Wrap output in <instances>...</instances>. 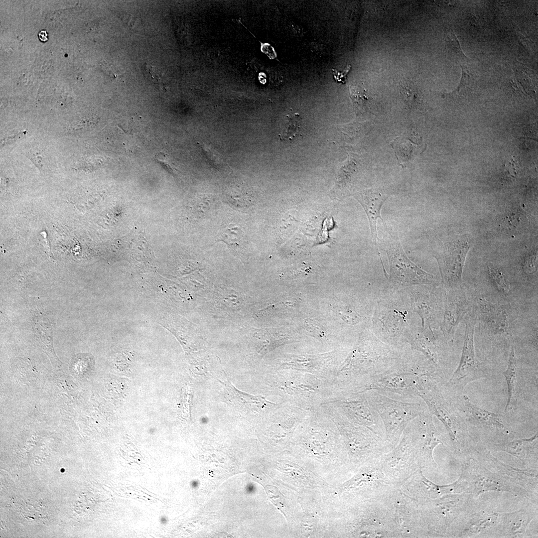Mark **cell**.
Returning <instances> with one entry per match:
<instances>
[{
    "label": "cell",
    "instance_id": "22",
    "mask_svg": "<svg viewBox=\"0 0 538 538\" xmlns=\"http://www.w3.org/2000/svg\"><path fill=\"white\" fill-rule=\"evenodd\" d=\"M38 36L39 40L43 42L47 41L48 39V33L45 30L40 31L38 34Z\"/></svg>",
    "mask_w": 538,
    "mask_h": 538
},
{
    "label": "cell",
    "instance_id": "18",
    "mask_svg": "<svg viewBox=\"0 0 538 538\" xmlns=\"http://www.w3.org/2000/svg\"><path fill=\"white\" fill-rule=\"evenodd\" d=\"M537 255L531 253L525 256L523 260V269L527 275H531L535 273L538 267Z\"/></svg>",
    "mask_w": 538,
    "mask_h": 538
},
{
    "label": "cell",
    "instance_id": "14",
    "mask_svg": "<svg viewBox=\"0 0 538 538\" xmlns=\"http://www.w3.org/2000/svg\"><path fill=\"white\" fill-rule=\"evenodd\" d=\"M219 235V241L224 242L232 247H237L243 238V232L239 226L230 224L221 230Z\"/></svg>",
    "mask_w": 538,
    "mask_h": 538
},
{
    "label": "cell",
    "instance_id": "4",
    "mask_svg": "<svg viewBox=\"0 0 538 538\" xmlns=\"http://www.w3.org/2000/svg\"><path fill=\"white\" fill-rule=\"evenodd\" d=\"M470 245L468 238L459 235L436 258L445 284L449 288L462 287L463 267Z\"/></svg>",
    "mask_w": 538,
    "mask_h": 538
},
{
    "label": "cell",
    "instance_id": "17",
    "mask_svg": "<svg viewBox=\"0 0 538 538\" xmlns=\"http://www.w3.org/2000/svg\"><path fill=\"white\" fill-rule=\"evenodd\" d=\"M446 42L448 50L459 61L468 60L464 54L460 43L453 30H449L446 35Z\"/></svg>",
    "mask_w": 538,
    "mask_h": 538
},
{
    "label": "cell",
    "instance_id": "13",
    "mask_svg": "<svg viewBox=\"0 0 538 538\" xmlns=\"http://www.w3.org/2000/svg\"><path fill=\"white\" fill-rule=\"evenodd\" d=\"M517 369V359L515 350L511 347L509 357L508 365L507 370L504 372L508 388V401L505 407L506 410L512 402L515 387V382Z\"/></svg>",
    "mask_w": 538,
    "mask_h": 538
},
{
    "label": "cell",
    "instance_id": "8",
    "mask_svg": "<svg viewBox=\"0 0 538 538\" xmlns=\"http://www.w3.org/2000/svg\"><path fill=\"white\" fill-rule=\"evenodd\" d=\"M355 198L364 208L368 216L371 228L372 237L376 246L377 245V221L380 218L383 221L381 215V209L383 204L388 196L375 189H368L356 193Z\"/></svg>",
    "mask_w": 538,
    "mask_h": 538
},
{
    "label": "cell",
    "instance_id": "20",
    "mask_svg": "<svg viewBox=\"0 0 538 538\" xmlns=\"http://www.w3.org/2000/svg\"><path fill=\"white\" fill-rule=\"evenodd\" d=\"M304 324L306 330L310 334L321 339L325 337V330L323 326L318 322L307 318L305 320Z\"/></svg>",
    "mask_w": 538,
    "mask_h": 538
},
{
    "label": "cell",
    "instance_id": "12",
    "mask_svg": "<svg viewBox=\"0 0 538 538\" xmlns=\"http://www.w3.org/2000/svg\"><path fill=\"white\" fill-rule=\"evenodd\" d=\"M464 398L470 412L477 420L488 425L498 427L503 426L497 414L479 408L473 404L467 397L464 396Z\"/></svg>",
    "mask_w": 538,
    "mask_h": 538
},
{
    "label": "cell",
    "instance_id": "16",
    "mask_svg": "<svg viewBox=\"0 0 538 538\" xmlns=\"http://www.w3.org/2000/svg\"><path fill=\"white\" fill-rule=\"evenodd\" d=\"M462 77L458 88L453 92L460 96L468 95L472 92L475 85V80L466 66L461 65Z\"/></svg>",
    "mask_w": 538,
    "mask_h": 538
},
{
    "label": "cell",
    "instance_id": "23",
    "mask_svg": "<svg viewBox=\"0 0 538 538\" xmlns=\"http://www.w3.org/2000/svg\"><path fill=\"white\" fill-rule=\"evenodd\" d=\"M255 487L253 484H249L247 485L246 491L248 494H252L255 492Z\"/></svg>",
    "mask_w": 538,
    "mask_h": 538
},
{
    "label": "cell",
    "instance_id": "2",
    "mask_svg": "<svg viewBox=\"0 0 538 538\" xmlns=\"http://www.w3.org/2000/svg\"><path fill=\"white\" fill-rule=\"evenodd\" d=\"M408 364L371 379L362 392L376 391L391 398L411 401L418 397V386L422 375Z\"/></svg>",
    "mask_w": 538,
    "mask_h": 538
},
{
    "label": "cell",
    "instance_id": "9",
    "mask_svg": "<svg viewBox=\"0 0 538 538\" xmlns=\"http://www.w3.org/2000/svg\"><path fill=\"white\" fill-rule=\"evenodd\" d=\"M480 306L483 317L493 332L499 334L508 332L509 319L505 308L482 299H480Z\"/></svg>",
    "mask_w": 538,
    "mask_h": 538
},
{
    "label": "cell",
    "instance_id": "7",
    "mask_svg": "<svg viewBox=\"0 0 538 538\" xmlns=\"http://www.w3.org/2000/svg\"><path fill=\"white\" fill-rule=\"evenodd\" d=\"M466 320L464 341L459 365L449 381L451 384H456L464 379L468 374L477 367V362L474 350L475 322L471 317Z\"/></svg>",
    "mask_w": 538,
    "mask_h": 538
},
{
    "label": "cell",
    "instance_id": "1",
    "mask_svg": "<svg viewBox=\"0 0 538 538\" xmlns=\"http://www.w3.org/2000/svg\"><path fill=\"white\" fill-rule=\"evenodd\" d=\"M364 392L383 422L386 440L393 446L399 442L409 423L427 411L424 405L416 400H400L374 390Z\"/></svg>",
    "mask_w": 538,
    "mask_h": 538
},
{
    "label": "cell",
    "instance_id": "5",
    "mask_svg": "<svg viewBox=\"0 0 538 538\" xmlns=\"http://www.w3.org/2000/svg\"><path fill=\"white\" fill-rule=\"evenodd\" d=\"M339 406L343 415L349 420L358 423L380 436L384 430L383 422L376 411L368 402L364 392L345 394Z\"/></svg>",
    "mask_w": 538,
    "mask_h": 538
},
{
    "label": "cell",
    "instance_id": "24",
    "mask_svg": "<svg viewBox=\"0 0 538 538\" xmlns=\"http://www.w3.org/2000/svg\"><path fill=\"white\" fill-rule=\"evenodd\" d=\"M191 485L193 488H196L198 486L199 482L197 480L192 481L191 482Z\"/></svg>",
    "mask_w": 538,
    "mask_h": 538
},
{
    "label": "cell",
    "instance_id": "10",
    "mask_svg": "<svg viewBox=\"0 0 538 538\" xmlns=\"http://www.w3.org/2000/svg\"><path fill=\"white\" fill-rule=\"evenodd\" d=\"M34 327L42 350L49 357L53 366L60 368L61 363L56 356L52 345L51 328L50 323L46 322V320L43 321L38 318L34 321Z\"/></svg>",
    "mask_w": 538,
    "mask_h": 538
},
{
    "label": "cell",
    "instance_id": "11",
    "mask_svg": "<svg viewBox=\"0 0 538 538\" xmlns=\"http://www.w3.org/2000/svg\"><path fill=\"white\" fill-rule=\"evenodd\" d=\"M302 118L298 113L287 114L281 123L279 136L282 140H290L299 133Z\"/></svg>",
    "mask_w": 538,
    "mask_h": 538
},
{
    "label": "cell",
    "instance_id": "21",
    "mask_svg": "<svg viewBox=\"0 0 538 538\" xmlns=\"http://www.w3.org/2000/svg\"><path fill=\"white\" fill-rule=\"evenodd\" d=\"M145 73L147 74V77L149 78L150 80L158 81L161 78V76L159 75V72L154 67H151V66H145Z\"/></svg>",
    "mask_w": 538,
    "mask_h": 538
},
{
    "label": "cell",
    "instance_id": "3",
    "mask_svg": "<svg viewBox=\"0 0 538 538\" xmlns=\"http://www.w3.org/2000/svg\"><path fill=\"white\" fill-rule=\"evenodd\" d=\"M381 248L388 257L390 279L400 284H431L433 275L419 268L407 257L398 239L389 238L380 240Z\"/></svg>",
    "mask_w": 538,
    "mask_h": 538
},
{
    "label": "cell",
    "instance_id": "15",
    "mask_svg": "<svg viewBox=\"0 0 538 538\" xmlns=\"http://www.w3.org/2000/svg\"><path fill=\"white\" fill-rule=\"evenodd\" d=\"M488 269L489 274L497 288L502 293L508 294L511 289L510 284L501 269L492 264L489 265Z\"/></svg>",
    "mask_w": 538,
    "mask_h": 538
},
{
    "label": "cell",
    "instance_id": "19",
    "mask_svg": "<svg viewBox=\"0 0 538 538\" xmlns=\"http://www.w3.org/2000/svg\"><path fill=\"white\" fill-rule=\"evenodd\" d=\"M201 146L208 159L215 166L220 167L222 166L224 163L223 159L216 150L207 144H202Z\"/></svg>",
    "mask_w": 538,
    "mask_h": 538
},
{
    "label": "cell",
    "instance_id": "6",
    "mask_svg": "<svg viewBox=\"0 0 538 538\" xmlns=\"http://www.w3.org/2000/svg\"><path fill=\"white\" fill-rule=\"evenodd\" d=\"M450 288L446 293L441 327L447 341L452 340L459 323L470 310L469 303L462 287Z\"/></svg>",
    "mask_w": 538,
    "mask_h": 538
}]
</instances>
